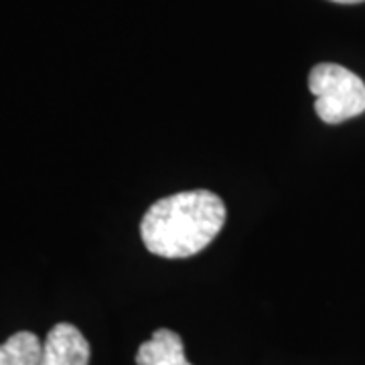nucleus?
Masks as SVG:
<instances>
[{
  "label": "nucleus",
  "instance_id": "nucleus-2",
  "mask_svg": "<svg viewBox=\"0 0 365 365\" xmlns=\"http://www.w3.org/2000/svg\"><path fill=\"white\" fill-rule=\"evenodd\" d=\"M309 90L317 116L325 124H341L365 112V83L347 67L319 63L309 73Z\"/></svg>",
  "mask_w": 365,
  "mask_h": 365
},
{
  "label": "nucleus",
  "instance_id": "nucleus-3",
  "mask_svg": "<svg viewBox=\"0 0 365 365\" xmlns=\"http://www.w3.org/2000/svg\"><path fill=\"white\" fill-rule=\"evenodd\" d=\"M39 365H90V343L78 327L59 323L43 341Z\"/></svg>",
  "mask_w": 365,
  "mask_h": 365
},
{
  "label": "nucleus",
  "instance_id": "nucleus-5",
  "mask_svg": "<svg viewBox=\"0 0 365 365\" xmlns=\"http://www.w3.org/2000/svg\"><path fill=\"white\" fill-rule=\"evenodd\" d=\"M43 343L35 333L19 331L0 345V365H39Z\"/></svg>",
  "mask_w": 365,
  "mask_h": 365
},
{
  "label": "nucleus",
  "instance_id": "nucleus-4",
  "mask_svg": "<svg viewBox=\"0 0 365 365\" xmlns=\"http://www.w3.org/2000/svg\"><path fill=\"white\" fill-rule=\"evenodd\" d=\"M136 365H191L185 357L181 337L170 329H157L136 353Z\"/></svg>",
  "mask_w": 365,
  "mask_h": 365
},
{
  "label": "nucleus",
  "instance_id": "nucleus-6",
  "mask_svg": "<svg viewBox=\"0 0 365 365\" xmlns=\"http://www.w3.org/2000/svg\"><path fill=\"white\" fill-rule=\"evenodd\" d=\"M331 2H339V4H359V2H365V0H331Z\"/></svg>",
  "mask_w": 365,
  "mask_h": 365
},
{
  "label": "nucleus",
  "instance_id": "nucleus-1",
  "mask_svg": "<svg viewBox=\"0 0 365 365\" xmlns=\"http://www.w3.org/2000/svg\"><path fill=\"white\" fill-rule=\"evenodd\" d=\"M225 205L211 191H182L163 197L144 213L140 235L148 252L160 258H189L205 250L222 232Z\"/></svg>",
  "mask_w": 365,
  "mask_h": 365
}]
</instances>
